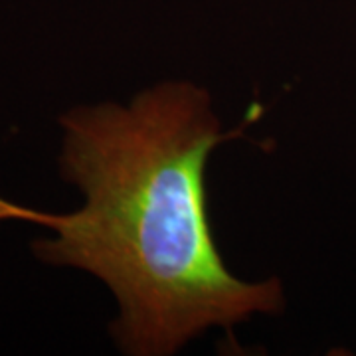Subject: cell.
<instances>
[{"label":"cell","mask_w":356,"mask_h":356,"mask_svg":"<svg viewBox=\"0 0 356 356\" xmlns=\"http://www.w3.org/2000/svg\"><path fill=\"white\" fill-rule=\"evenodd\" d=\"M259 115L254 105L238 127L222 131L210 93L192 81H163L129 105L76 107L60 117V172L83 192V206L50 214L0 198V222L50 228L54 238L32 243L36 257L107 285L119 305L109 331L129 356L175 355L208 329L277 315L281 281L236 277L208 214L210 154L243 137Z\"/></svg>","instance_id":"obj_1"}]
</instances>
